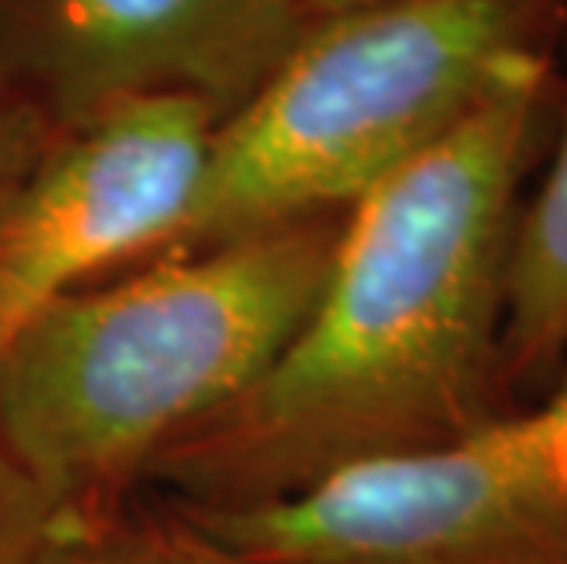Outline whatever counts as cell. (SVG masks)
Listing matches in <instances>:
<instances>
[{
  "label": "cell",
  "instance_id": "obj_1",
  "mask_svg": "<svg viewBox=\"0 0 567 564\" xmlns=\"http://www.w3.org/2000/svg\"><path fill=\"white\" fill-rule=\"evenodd\" d=\"M564 92L557 55L530 59L359 198L305 327L143 484L176 510L264 506L520 411L502 356L509 257Z\"/></svg>",
  "mask_w": 567,
  "mask_h": 564
},
{
  "label": "cell",
  "instance_id": "obj_6",
  "mask_svg": "<svg viewBox=\"0 0 567 564\" xmlns=\"http://www.w3.org/2000/svg\"><path fill=\"white\" fill-rule=\"evenodd\" d=\"M311 22L297 0H41L38 78L59 125L154 92L227 117Z\"/></svg>",
  "mask_w": 567,
  "mask_h": 564
},
{
  "label": "cell",
  "instance_id": "obj_8",
  "mask_svg": "<svg viewBox=\"0 0 567 564\" xmlns=\"http://www.w3.org/2000/svg\"><path fill=\"white\" fill-rule=\"evenodd\" d=\"M74 524L81 521L59 513L0 440V564H41Z\"/></svg>",
  "mask_w": 567,
  "mask_h": 564
},
{
  "label": "cell",
  "instance_id": "obj_3",
  "mask_svg": "<svg viewBox=\"0 0 567 564\" xmlns=\"http://www.w3.org/2000/svg\"><path fill=\"white\" fill-rule=\"evenodd\" d=\"M564 30L567 0H392L311 22L216 122L195 202L162 257L352 209L513 70L557 55Z\"/></svg>",
  "mask_w": 567,
  "mask_h": 564
},
{
  "label": "cell",
  "instance_id": "obj_5",
  "mask_svg": "<svg viewBox=\"0 0 567 564\" xmlns=\"http://www.w3.org/2000/svg\"><path fill=\"white\" fill-rule=\"evenodd\" d=\"M216 122L195 95L154 92L44 143L0 209V345L111 264L165 254L195 202Z\"/></svg>",
  "mask_w": 567,
  "mask_h": 564
},
{
  "label": "cell",
  "instance_id": "obj_9",
  "mask_svg": "<svg viewBox=\"0 0 567 564\" xmlns=\"http://www.w3.org/2000/svg\"><path fill=\"white\" fill-rule=\"evenodd\" d=\"M41 564H154V517L111 513L66 527Z\"/></svg>",
  "mask_w": 567,
  "mask_h": 564
},
{
  "label": "cell",
  "instance_id": "obj_7",
  "mask_svg": "<svg viewBox=\"0 0 567 564\" xmlns=\"http://www.w3.org/2000/svg\"><path fill=\"white\" fill-rule=\"evenodd\" d=\"M502 356L524 407L546 396L567 363V92L546 173L516 221Z\"/></svg>",
  "mask_w": 567,
  "mask_h": 564
},
{
  "label": "cell",
  "instance_id": "obj_11",
  "mask_svg": "<svg viewBox=\"0 0 567 564\" xmlns=\"http://www.w3.org/2000/svg\"><path fill=\"white\" fill-rule=\"evenodd\" d=\"M154 517V564H252L231 550L216 546L213 539L198 535L195 527L176 521L168 510L151 513Z\"/></svg>",
  "mask_w": 567,
  "mask_h": 564
},
{
  "label": "cell",
  "instance_id": "obj_2",
  "mask_svg": "<svg viewBox=\"0 0 567 564\" xmlns=\"http://www.w3.org/2000/svg\"><path fill=\"white\" fill-rule=\"evenodd\" d=\"M348 209L84 286L0 345V440L70 521L122 513L151 462L246 392L316 308Z\"/></svg>",
  "mask_w": 567,
  "mask_h": 564
},
{
  "label": "cell",
  "instance_id": "obj_12",
  "mask_svg": "<svg viewBox=\"0 0 567 564\" xmlns=\"http://www.w3.org/2000/svg\"><path fill=\"white\" fill-rule=\"evenodd\" d=\"M300 8L308 11L311 19H333V16H348V11H363V8H381L392 4V0H297Z\"/></svg>",
  "mask_w": 567,
  "mask_h": 564
},
{
  "label": "cell",
  "instance_id": "obj_10",
  "mask_svg": "<svg viewBox=\"0 0 567 564\" xmlns=\"http://www.w3.org/2000/svg\"><path fill=\"white\" fill-rule=\"evenodd\" d=\"M0 8H4V0H0ZM44 140L38 136V129H33L30 117H22V111L0 85V209L16 195V187L30 173V165L38 162Z\"/></svg>",
  "mask_w": 567,
  "mask_h": 564
},
{
  "label": "cell",
  "instance_id": "obj_4",
  "mask_svg": "<svg viewBox=\"0 0 567 564\" xmlns=\"http://www.w3.org/2000/svg\"><path fill=\"white\" fill-rule=\"evenodd\" d=\"M165 510L252 564H567V363L462 440L264 506Z\"/></svg>",
  "mask_w": 567,
  "mask_h": 564
}]
</instances>
